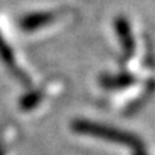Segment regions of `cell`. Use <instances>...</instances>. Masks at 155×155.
I'll return each instance as SVG.
<instances>
[{"instance_id":"7","label":"cell","mask_w":155,"mask_h":155,"mask_svg":"<svg viewBox=\"0 0 155 155\" xmlns=\"http://www.w3.org/2000/svg\"><path fill=\"white\" fill-rule=\"evenodd\" d=\"M3 42H5V40H3V38H2V36H0V45L3 43Z\"/></svg>"},{"instance_id":"5","label":"cell","mask_w":155,"mask_h":155,"mask_svg":"<svg viewBox=\"0 0 155 155\" xmlns=\"http://www.w3.org/2000/svg\"><path fill=\"white\" fill-rule=\"evenodd\" d=\"M131 83H132V78L128 75H121V76H115L111 82H105V85L109 88H119V86H128Z\"/></svg>"},{"instance_id":"6","label":"cell","mask_w":155,"mask_h":155,"mask_svg":"<svg viewBox=\"0 0 155 155\" xmlns=\"http://www.w3.org/2000/svg\"><path fill=\"white\" fill-rule=\"evenodd\" d=\"M0 155H6V150H5V147L0 144Z\"/></svg>"},{"instance_id":"4","label":"cell","mask_w":155,"mask_h":155,"mask_svg":"<svg viewBox=\"0 0 155 155\" xmlns=\"http://www.w3.org/2000/svg\"><path fill=\"white\" fill-rule=\"evenodd\" d=\"M39 101H40V92H30L20 99V108L25 111H30L38 105Z\"/></svg>"},{"instance_id":"1","label":"cell","mask_w":155,"mask_h":155,"mask_svg":"<svg viewBox=\"0 0 155 155\" xmlns=\"http://www.w3.org/2000/svg\"><path fill=\"white\" fill-rule=\"evenodd\" d=\"M73 129L78 131V132L88 134V135H95V137H98V138L114 141V142H119V144H125V145L132 147V148L141 150V144H139L138 138L129 137L128 134L122 132V131H118V129H112V128H108V127H101V125H95V124L83 122V121L75 122V124H73Z\"/></svg>"},{"instance_id":"2","label":"cell","mask_w":155,"mask_h":155,"mask_svg":"<svg viewBox=\"0 0 155 155\" xmlns=\"http://www.w3.org/2000/svg\"><path fill=\"white\" fill-rule=\"evenodd\" d=\"M53 19H55L53 13H32L20 20V28L26 32H33V30H38L49 25Z\"/></svg>"},{"instance_id":"3","label":"cell","mask_w":155,"mask_h":155,"mask_svg":"<svg viewBox=\"0 0 155 155\" xmlns=\"http://www.w3.org/2000/svg\"><path fill=\"white\" fill-rule=\"evenodd\" d=\"M128 22L125 20H118L116 22V29H118V33H119V38L122 40V45H124V49L128 50V53H132L134 49V42H132V36H131V32H129V26L127 25Z\"/></svg>"}]
</instances>
